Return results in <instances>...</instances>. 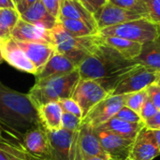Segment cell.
I'll list each match as a JSON object with an SVG mask.
<instances>
[{"label": "cell", "mask_w": 160, "mask_h": 160, "mask_svg": "<svg viewBox=\"0 0 160 160\" xmlns=\"http://www.w3.org/2000/svg\"><path fill=\"white\" fill-rule=\"evenodd\" d=\"M0 148L10 160H44L29 154L18 142L6 140L5 138L0 141Z\"/></svg>", "instance_id": "cell-27"}, {"label": "cell", "mask_w": 160, "mask_h": 160, "mask_svg": "<svg viewBox=\"0 0 160 160\" xmlns=\"http://www.w3.org/2000/svg\"><path fill=\"white\" fill-rule=\"evenodd\" d=\"M134 61L145 68L160 72L159 43L157 41H152L143 44L140 55Z\"/></svg>", "instance_id": "cell-24"}, {"label": "cell", "mask_w": 160, "mask_h": 160, "mask_svg": "<svg viewBox=\"0 0 160 160\" xmlns=\"http://www.w3.org/2000/svg\"><path fill=\"white\" fill-rule=\"evenodd\" d=\"M44 7L47 8V10L56 19H58L59 16V9H60V4L61 0H40Z\"/></svg>", "instance_id": "cell-36"}, {"label": "cell", "mask_w": 160, "mask_h": 160, "mask_svg": "<svg viewBox=\"0 0 160 160\" xmlns=\"http://www.w3.org/2000/svg\"><path fill=\"white\" fill-rule=\"evenodd\" d=\"M41 125L37 109L27 94L13 90L0 82V127L15 142L29 129Z\"/></svg>", "instance_id": "cell-2"}, {"label": "cell", "mask_w": 160, "mask_h": 160, "mask_svg": "<svg viewBox=\"0 0 160 160\" xmlns=\"http://www.w3.org/2000/svg\"><path fill=\"white\" fill-rule=\"evenodd\" d=\"M159 31V24L147 17L129 21L117 25L109 26L98 31L101 37H117L145 44L155 41Z\"/></svg>", "instance_id": "cell-5"}, {"label": "cell", "mask_w": 160, "mask_h": 160, "mask_svg": "<svg viewBox=\"0 0 160 160\" xmlns=\"http://www.w3.org/2000/svg\"><path fill=\"white\" fill-rule=\"evenodd\" d=\"M3 58L16 69L36 75L38 70L13 38L0 42Z\"/></svg>", "instance_id": "cell-14"}, {"label": "cell", "mask_w": 160, "mask_h": 160, "mask_svg": "<svg viewBox=\"0 0 160 160\" xmlns=\"http://www.w3.org/2000/svg\"><path fill=\"white\" fill-rule=\"evenodd\" d=\"M108 96L109 94L98 82L80 79L71 98L79 104L83 118L96 104Z\"/></svg>", "instance_id": "cell-8"}, {"label": "cell", "mask_w": 160, "mask_h": 160, "mask_svg": "<svg viewBox=\"0 0 160 160\" xmlns=\"http://www.w3.org/2000/svg\"><path fill=\"white\" fill-rule=\"evenodd\" d=\"M84 7L93 14H95L109 0H81Z\"/></svg>", "instance_id": "cell-37"}, {"label": "cell", "mask_w": 160, "mask_h": 160, "mask_svg": "<svg viewBox=\"0 0 160 160\" xmlns=\"http://www.w3.org/2000/svg\"><path fill=\"white\" fill-rule=\"evenodd\" d=\"M2 61H4V58H3V54H2V50H1V45H0V64L2 63Z\"/></svg>", "instance_id": "cell-45"}, {"label": "cell", "mask_w": 160, "mask_h": 160, "mask_svg": "<svg viewBox=\"0 0 160 160\" xmlns=\"http://www.w3.org/2000/svg\"><path fill=\"white\" fill-rule=\"evenodd\" d=\"M82 124V119L74 114L68 113V112H64L62 115V128L75 132L76 130L79 129Z\"/></svg>", "instance_id": "cell-30"}, {"label": "cell", "mask_w": 160, "mask_h": 160, "mask_svg": "<svg viewBox=\"0 0 160 160\" xmlns=\"http://www.w3.org/2000/svg\"><path fill=\"white\" fill-rule=\"evenodd\" d=\"M29 154L44 160H51V147L48 131L38 125L25 132L18 142Z\"/></svg>", "instance_id": "cell-11"}, {"label": "cell", "mask_w": 160, "mask_h": 160, "mask_svg": "<svg viewBox=\"0 0 160 160\" xmlns=\"http://www.w3.org/2000/svg\"><path fill=\"white\" fill-rule=\"evenodd\" d=\"M102 39L104 43L116 50L126 59L132 61L140 55L143 45L139 42L117 37H102Z\"/></svg>", "instance_id": "cell-23"}, {"label": "cell", "mask_w": 160, "mask_h": 160, "mask_svg": "<svg viewBox=\"0 0 160 160\" xmlns=\"http://www.w3.org/2000/svg\"><path fill=\"white\" fill-rule=\"evenodd\" d=\"M142 1H143V2H144V4L146 5V3H147V2H148L149 0H142Z\"/></svg>", "instance_id": "cell-48"}, {"label": "cell", "mask_w": 160, "mask_h": 160, "mask_svg": "<svg viewBox=\"0 0 160 160\" xmlns=\"http://www.w3.org/2000/svg\"><path fill=\"white\" fill-rule=\"evenodd\" d=\"M37 113L40 124L48 132L62 129L63 110L58 101H52L37 108Z\"/></svg>", "instance_id": "cell-19"}, {"label": "cell", "mask_w": 160, "mask_h": 160, "mask_svg": "<svg viewBox=\"0 0 160 160\" xmlns=\"http://www.w3.org/2000/svg\"><path fill=\"white\" fill-rule=\"evenodd\" d=\"M115 116L117 118H119L123 121L128 122V123H142V122H143L139 113H137L136 112L132 111L131 109H129L126 106L122 107Z\"/></svg>", "instance_id": "cell-33"}, {"label": "cell", "mask_w": 160, "mask_h": 160, "mask_svg": "<svg viewBox=\"0 0 160 160\" xmlns=\"http://www.w3.org/2000/svg\"><path fill=\"white\" fill-rule=\"evenodd\" d=\"M51 147V160H70L74 132L64 128L48 132Z\"/></svg>", "instance_id": "cell-17"}, {"label": "cell", "mask_w": 160, "mask_h": 160, "mask_svg": "<svg viewBox=\"0 0 160 160\" xmlns=\"http://www.w3.org/2000/svg\"><path fill=\"white\" fill-rule=\"evenodd\" d=\"M58 22L69 34L75 37H86L98 34V30L82 20L61 18L58 19Z\"/></svg>", "instance_id": "cell-26"}, {"label": "cell", "mask_w": 160, "mask_h": 160, "mask_svg": "<svg viewBox=\"0 0 160 160\" xmlns=\"http://www.w3.org/2000/svg\"><path fill=\"white\" fill-rule=\"evenodd\" d=\"M147 98H148V96H147L146 89H143L139 92L128 94L126 95L125 106L136 112L137 113H140L141 109Z\"/></svg>", "instance_id": "cell-28"}, {"label": "cell", "mask_w": 160, "mask_h": 160, "mask_svg": "<svg viewBox=\"0 0 160 160\" xmlns=\"http://www.w3.org/2000/svg\"><path fill=\"white\" fill-rule=\"evenodd\" d=\"M78 67L66 55L55 52L44 67L35 75L37 80L63 76L76 70Z\"/></svg>", "instance_id": "cell-18"}, {"label": "cell", "mask_w": 160, "mask_h": 160, "mask_svg": "<svg viewBox=\"0 0 160 160\" xmlns=\"http://www.w3.org/2000/svg\"><path fill=\"white\" fill-rule=\"evenodd\" d=\"M22 0H12V2H13L14 5H15V8H17L18 6H20V4L22 3Z\"/></svg>", "instance_id": "cell-44"}, {"label": "cell", "mask_w": 160, "mask_h": 160, "mask_svg": "<svg viewBox=\"0 0 160 160\" xmlns=\"http://www.w3.org/2000/svg\"><path fill=\"white\" fill-rule=\"evenodd\" d=\"M84 160H106L101 158H98V157H92V158H86Z\"/></svg>", "instance_id": "cell-43"}, {"label": "cell", "mask_w": 160, "mask_h": 160, "mask_svg": "<svg viewBox=\"0 0 160 160\" xmlns=\"http://www.w3.org/2000/svg\"><path fill=\"white\" fill-rule=\"evenodd\" d=\"M62 110L64 112H68L71 114H74L81 119H82V110L79 106V104L72 98H62L58 100Z\"/></svg>", "instance_id": "cell-31"}, {"label": "cell", "mask_w": 160, "mask_h": 160, "mask_svg": "<svg viewBox=\"0 0 160 160\" xmlns=\"http://www.w3.org/2000/svg\"><path fill=\"white\" fill-rule=\"evenodd\" d=\"M127 160H130V159H129V158H128V159H127Z\"/></svg>", "instance_id": "cell-50"}, {"label": "cell", "mask_w": 160, "mask_h": 160, "mask_svg": "<svg viewBox=\"0 0 160 160\" xmlns=\"http://www.w3.org/2000/svg\"><path fill=\"white\" fill-rule=\"evenodd\" d=\"M20 20V13L16 8L0 9V42L11 38L12 31Z\"/></svg>", "instance_id": "cell-25"}, {"label": "cell", "mask_w": 160, "mask_h": 160, "mask_svg": "<svg viewBox=\"0 0 160 160\" xmlns=\"http://www.w3.org/2000/svg\"><path fill=\"white\" fill-rule=\"evenodd\" d=\"M125 100L126 95H109L88 112L82 119V124H87L94 128H98L117 114L120 109L125 106Z\"/></svg>", "instance_id": "cell-7"}, {"label": "cell", "mask_w": 160, "mask_h": 160, "mask_svg": "<svg viewBox=\"0 0 160 160\" xmlns=\"http://www.w3.org/2000/svg\"><path fill=\"white\" fill-rule=\"evenodd\" d=\"M147 96L149 100L160 111V85L158 82H155L149 85L146 88Z\"/></svg>", "instance_id": "cell-35"}, {"label": "cell", "mask_w": 160, "mask_h": 160, "mask_svg": "<svg viewBox=\"0 0 160 160\" xmlns=\"http://www.w3.org/2000/svg\"><path fill=\"white\" fill-rule=\"evenodd\" d=\"M154 131V135H155V138H156V141H157V143H158V147L159 149L160 153V130H153Z\"/></svg>", "instance_id": "cell-41"}, {"label": "cell", "mask_w": 160, "mask_h": 160, "mask_svg": "<svg viewBox=\"0 0 160 160\" xmlns=\"http://www.w3.org/2000/svg\"><path fill=\"white\" fill-rule=\"evenodd\" d=\"M4 137H3V129L1 128V127H0V141L3 139Z\"/></svg>", "instance_id": "cell-47"}, {"label": "cell", "mask_w": 160, "mask_h": 160, "mask_svg": "<svg viewBox=\"0 0 160 160\" xmlns=\"http://www.w3.org/2000/svg\"><path fill=\"white\" fill-rule=\"evenodd\" d=\"M94 17L98 25V29L99 31L103 28L137 20L144 16L118 7L108 1L94 14Z\"/></svg>", "instance_id": "cell-12"}, {"label": "cell", "mask_w": 160, "mask_h": 160, "mask_svg": "<svg viewBox=\"0 0 160 160\" xmlns=\"http://www.w3.org/2000/svg\"><path fill=\"white\" fill-rule=\"evenodd\" d=\"M159 78L160 72L138 64L123 76L111 95L123 96L142 91L149 85L158 82Z\"/></svg>", "instance_id": "cell-6"}, {"label": "cell", "mask_w": 160, "mask_h": 160, "mask_svg": "<svg viewBox=\"0 0 160 160\" xmlns=\"http://www.w3.org/2000/svg\"><path fill=\"white\" fill-rule=\"evenodd\" d=\"M38 1H39V0H22V3L20 4V6H18L17 8H16V9H17V11L21 14L22 12H23L25 9H27L29 7H31L32 5H34L36 2H38Z\"/></svg>", "instance_id": "cell-39"}, {"label": "cell", "mask_w": 160, "mask_h": 160, "mask_svg": "<svg viewBox=\"0 0 160 160\" xmlns=\"http://www.w3.org/2000/svg\"><path fill=\"white\" fill-rule=\"evenodd\" d=\"M145 127L152 130H160V111L151 119L144 122Z\"/></svg>", "instance_id": "cell-38"}, {"label": "cell", "mask_w": 160, "mask_h": 160, "mask_svg": "<svg viewBox=\"0 0 160 160\" xmlns=\"http://www.w3.org/2000/svg\"><path fill=\"white\" fill-rule=\"evenodd\" d=\"M146 17L160 24V0H149L146 3Z\"/></svg>", "instance_id": "cell-32"}, {"label": "cell", "mask_w": 160, "mask_h": 160, "mask_svg": "<svg viewBox=\"0 0 160 160\" xmlns=\"http://www.w3.org/2000/svg\"><path fill=\"white\" fill-rule=\"evenodd\" d=\"M4 8H16L12 0H0V9Z\"/></svg>", "instance_id": "cell-40"}, {"label": "cell", "mask_w": 160, "mask_h": 160, "mask_svg": "<svg viewBox=\"0 0 160 160\" xmlns=\"http://www.w3.org/2000/svg\"><path fill=\"white\" fill-rule=\"evenodd\" d=\"M160 156L152 129L144 127L136 137L129 155L130 160H153Z\"/></svg>", "instance_id": "cell-13"}, {"label": "cell", "mask_w": 160, "mask_h": 160, "mask_svg": "<svg viewBox=\"0 0 160 160\" xmlns=\"http://www.w3.org/2000/svg\"><path fill=\"white\" fill-rule=\"evenodd\" d=\"M158 84H159V85H160V78H159V79H158Z\"/></svg>", "instance_id": "cell-49"}, {"label": "cell", "mask_w": 160, "mask_h": 160, "mask_svg": "<svg viewBox=\"0 0 160 160\" xmlns=\"http://www.w3.org/2000/svg\"><path fill=\"white\" fill-rule=\"evenodd\" d=\"M145 127L144 122L142 123H128L126 121H123L116 116L112 117L100 127H98L96 129L100 130H106L112 132L114 134H117L123 138L129 139L132 141H135L136 137L140 133V131Z\"/></svg>", "instance_id": "cell-22"}, {"label": "cell", "mask_w": 160, "mask_h": 160, "mask_svg": "<svg viewBox=\"0 0 160 160\" xmlns=\"http://www.w3.org/2000/svg\"><path fill=\"white\" fill-rule=\"evenodd\" d=\"M79 80L80 74L78 68L63 76L37 80L27 95L37 109L52 101L71 98Z\"/></svg>", "instance_id": "cell-3"}, {"label": "cell", "mask_w": 160, "mask_h": 160, "mask_svg": "<svg viewBox=\"0 0 160 160\" xmlns=\"http://www.w3.org/2000/svg\"><path fill=\"white\" fill-rule=\"evenodd\" d=\"M0 160H10V158L6 155V153L0 148Z\"/></svg>", "instance_id": "cell-42"}, {"label": "cell", "mask_w": 160, "mask_h": 160, "mask_svg": "<svg viewBox=\"0 0 160 160\" xmlns=\"http://www.w3.org/2000/svg\"><path fill=\"white\" fill-rule=\"evenodd\" d=\"M20 18L31 23L42 25L49 30H52L58 22V19L53 17L47 10L40 0L22 12Z\"/></svg>", "instance_id": "cell-21"}, {"label": "cell", "mask_w": 160, "mask_h": 160, "mask_svg": "<svg viewBox=\"0 0 160 160\" xmlns=\"http://www.w3.org/2000/svg\"><path fill=\"white\" fill-rule=\"evenodd\" d=\"M51 34L55 51L68 57L77 67L85 57L91 54L102 41V38L99 34L86 37H75L69 34L59 22L51 30Z\"/></svg>", "instance_id": "cell-4"}, {"label": "cell", "mask_w": 160, "mask_h": 160, "mask_svg": "<svg viewBox=\"0 0 160 160\" xmlns=\"http://www.w3.org/2000/svg\"><path fill=\"white\" fill-rule=\"evenodd\" d=\"M109 2L146 17V5L142 0H109Z\"/></svg>", "instance_id": "cell-29"}, {"label": "cell", "mask_w": 160, "mask_h": 160, "mask_svg": "<svg viewBox=\"0 0 160 160\" xmlns=\"http://www.w3.org/2000/svg\"><path fill=\"white\" fill-rule=\"evenodd\" d=\"M155 41H157L158 43H159L160 44V24H159V31H158V38H157V39H156Z\"/></svg>", "instance_id": "cell-46"}, {"label": "cell", "mask_w": 160, "mask_h": 160, "mask_svg": "<svg viewBox=\"0 0 160 160\" xmlns=\"http://www.w3.org/2000/svg\"><path fill=\"white\" fill-rule=\"evenodd\" d=\"M95 131L109 160H127L129 158L134 141L106 130L95 128Z\"/></svg>", "instance_id": "cell-10"}, {"label": "cell", "mask_w": 160, "mask_h": 160, "mask_svg": "<svg viewBox=\"0 0 160 160\" xmlns=\"http://www.w3.org/2000/svg\"><path fill=\"white\" fill-rule=\"evenodd\" d=\"M11 38L16 41H39L52 44L51 30L42 25L25 22L21 18L12 31Z\"/></svg>", "instance_id": "cell-15"}, {"label": "cell", "mask_w": 160, "mask_h": 160, "mask_svg": "<svg viewBox=\"0 0 160 160\" xmlns=\"http://www.w3.org/2000/svg\"><path fill=\"white\" fill-rule=\"evenodd\" d=\"M16 41V40H15ZM28 59L36 67L38 72L44 67L51 56L56 52L52 44L39 41H16Z\"/></svg>", "instance_id": "cell-16"}, {"label": "cell", "mask_w": 160, "mask_h": 160, "mask_svg": "<svg viewBox=\"0 0 160 160\" xmlns=\"http://www.w3.org/2000/svg\"><path fill=\"white\" fill-rule=\"evenodd\" d=\"M137 65V62L126 59L102 39L95 51L81 62L78 71L80 79L98 82L111 95L123 76Z\"/></svg>", "instance_id": "cell-1"}, {"label": "cell", "mask_w": 160, "mask_h": 160, "mask_svg": "<svg viewBox=\"0 0 160 160\" xmlns=\"http://www.w3.org/2000/svg\"><path fill=\"white\" fill-rule=\"evenodd\" d=\"M61 18L82 20L98 31L94 14L84 7L81 0H61L58 19Z\"/></svg>", "instance_id": "cell-20"}, {"label": "cell", "mask_w": 160, "mask_h": 160, "mask_svg": "<svg viewBox=\"0 0 160 160\" xmlns=\"http://www.w3.org/2000/svg\"><path fill=\"white\" fill-rule=\"evenodd\" d=\"M73 146L84 158L98 157L109 160L101 147L95 128L87 124H81L79 129L74 132Z\"/></svg>", "instance_id": "cell-9"}, {"label": "cell", "mask_w": 160, "mask_h": 160, "mask_svg": "<svg viewBox=\"0 0 160 160\" xmlns=\"http://www.w3.org/2000/svg\"><path fill=\"white\" fill-rule=\"evenodd\" d=\"M158 110L157 109V107L149 100V98H147L145 100V102L143 103L141 112H140V116L142 118V120L143 122L151 119L152 117H154L157 113H158Z\"/></svg>", "instance_id": "cell-34"}]
</instances>
